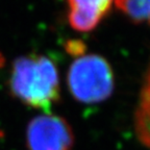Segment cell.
I'll use <instances>...</instances> for the list:
<instances>
[{
	"mask_svg": "<svg viewBox=\"0 0 150 150\" xmlns=\"http://www.w3.org/2000/svg\"><path fill=\"white\" fill-rule=\"evenodd\" d=\"M9 89L26 105L49 112V108L59 100L61 94L55 64L45 55L19 57L13 65Z\"/></svg>",
	"mask_w": 150,
	"mask_h": 150,
	"instance_id": "cell-1",
	"label": "cell"
},
{
	"mask_svg": "<svg viewBox=\"0 0 150 150\" xmlns=\"http://www.w3.org/2000/svg\"><path fill=\"white\" fill-rule=\"evenodd\" d=\"M75 59L68 71V87L72 96L83 103L106 100L115 86L110 64L97 54H82Z\"/></svg>",
	"mask_w": 150,
	"mask_h": 150,
	"instance_id": "cell-2",
	"label": "cell"
},
{
	"mask_svg": "<svg viewBox=\"0 0 150 150\" xmlns=\"http://www.w3.org/2000/svg\"><path fill=\"white\" fill-rule=\"evenodd\" d=\"M74 136L64 118L50 112L33 118L26 129L28 150H71Z\"/></svg>",
	"mask_w": 150,
	"mask_h": 150,
	"instance_id": "cell-3",
	"label": "cell"
},
{
	"mask_svg": "<svg viewBox=\"0 0 150 150\" xmlns=\"http://www.w3.org/2000/svg\"><path fill=\"white\" fill-rule=\"evenodd\" d=\"M115 0H68V20L75 30H93L110 12Z\"/></svg>",
	"mask_w": 150,
	"mask_h": 150,
	"instance_id": "cell-4",
	"label": "cell"
},
{
	"mask_svg": "<svg viewBox=\"0 0 150 150\" xmlns=\"http://www.w3.org/2000/svg\"><path fill=\"white\" fill-rule=\"evenodd\" d=\"M134 132L142 145L150 149V66L146 73L134 112Z\"/></svg>",
	"mask_w": 150,
	"mask_h": 150,
	"instance_id": "cell-5",
	"label": "cell"
},
{
	"mask_svg": "<svg viewBox=\"0 0 150 150\" xmlns=\"http://www.w3.org/2000/svg\"><path fill=\"white\" fill-rule=\"evenodd\" d=\"M115 4L132 22L150 26V0H115Z\"/></svg>",
	"mask_w": 150,
	"mask_h": 150,
	"instance_id": "cell-6",
	"label": "cell"
},
{
	"mask_svg": "<svg viewBox=\"0 0 150 150\" xmlns=\"http://www.w3.org/2000/svg\"><path fill=\"white\" fill-rule=\"evenodd\" d=\"M84 49H86V46L81 41H69L66 45L67 52L75 57L84 54Z\"/></svg>",
	"mask_w": 150,
	"mask_h": 150,
	"instance_id": "cell-7",
	"label": "cell"
},
{
	"mask_svg": "<svg viewBox=\"0 0 150 150\" xmlns=\"http://www.w3.org/2000/svg\"><path fill=\"white\" fill-rule=\"evenodd\" d=\"M3 64H4V59H3L2 54L0 53V67H2Z\"/></svg>",
	"mask_w": 150,
	"mask_h": 150,
	"instance_id": "cell-8",
	"label": "cell"
}]
</instances>
